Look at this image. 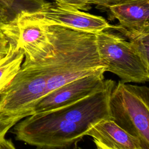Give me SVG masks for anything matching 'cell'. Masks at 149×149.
<instances>
[{
  "mask_svg": "<svg viewBox=\"0 0 149 149\" xmlns=\"http://www.w3.org/2000/svg\"><path fill=\"white\" fill-rule=\"evenodd\" d=\"M26 118L15 124V139L40 149L68 148L81 140L88 129L51 111Z\"/></svg>",
  "mask_w": 149,
  "mask_h": 149,
  "instance_id": "6da1fadb",
  "label": "cell"
},
{
  "mask_svg": "<svg viewBox=\"0 0 149 149\" xmlns=\"http://www.w3.org/2000/svg\"><path fill=\"white\" fill-rule=\"evenodd\" d=\"M112 120L127 133L137 138L144 149H149V88L119 81L109 99Z\"/></svg>",
  "mask_w": 149,
  "mask_h": 149,
  "instance_id": "7a4b0ae2",
  "label": "cell"
},
{
  "mask_svg": "<svg viewBox=\"0 0 149 149\" xmlns=\"http://www.w3.org/2000/svg\"><path fill=\"white\" fill-rule=\"evenodd\" d=\"M99 57L105 72H110L125 83H143L149 80L146 66L130 42L107 30L95 34Z\"/></svg>",
  "mask_w": 149,
  "mask_h": 149,
  "instance_id": "3957f363",
  "label": "cell"
},
{
  "mask_svg": "<svg viewBox=\"0 0 149 149\" xmlns=\"http://www.w3.org/2000/svg\"><path fill=\"white\" fill-rule=\"evenodd\" d=\"M1 29L9 42L15 43L24 52V61H36L49 51L52 43L47 26L27 16L24 10L4 24Z\"/></svg>",
  "mask_w": 149,
  "mask_h": 149,
  "instance_id": "277c9868",
  "label": "cell"
},
{
  "mask_svg": "<svg viewBox=\"0 0 149 149\" xmlns=\"http://www.w3.org/2000/svg\"><path fill=\"white\" fill-rule=\"evenodd\" d=\"M24 12L45 26L58 25L95 34L111 27L101 16L62 6L56 2H44L34 11Z\"/></svg>",
  "mask_w": 149,
  "mask_h": 149,
  "instance_id": "5b68a950",
  "label": "cell"
},
{
  "mask_svg": "<svg viewBox=\"0 0 149 149\" xmlns=\"http://www.w3.org/2000/svg\"><path fill=\"white\" fill-rule=\"evenodd\" d=\"M104 70L73 80L41 97L34 105L32 115L49 112L75 102L105 86Z\"/></svg>",
  "mask_w": 149,
  "mask_h": 149,
  "instance_id": "8992f818",
  "label": "cell"
},
{
  "mask_svg": "<svg viewBox=\"0 0 149 149\" xmlns=\"http://www.w3.org/2000/svg\"><path fill=\"white\" fill-rule=\"evenodd\" d=\"M116 82L107 79L104 88L75 102L51 111L66 120L88 128L104 119H111L109 99ZM50 112V111H49Z\"/></svg>",
  "mask_w": 149,
  "mask_h": 149,
  "instance_id": "52a82bcc",
  "label": "cell"
},
{
  "mask_svg": "<svg viewBox=\"0 0 149 149\" xmlns=\"http://www.w3.org/2000/svg\"><path fill=\"white\" fill-rule=\"evenodd\" d=\"M86 136H89L112 149H144L139 139L130 135L111 119L102 120L90 126Z\"/></svg>",
  "mask_w": 149,
  "mask_h": 149,
  "instance_id": "ba28073f",
  "label": "cell"
},
{
  "mask_svg": "<svg viewBox=\"0 0 149 149\" xmlns=\"http://www.w3.org/2000/svg\"><path fill=\"white\" fill-rule=\"evenodd\" d=\"M112 18L127 29H149V0H120L108 8Z\"/></svg>",
  "mask_w": 149,
  "mask_h": 149,
  "instance_id": "9c48e42d",
  "label": "cell"
},
{
  "mask_svg": "<svg viewBox=\"0 0 149 149\" xmlns=\"http://www.w3.org/2000/svg\"><path fill=\"white\" fill-rule=\"evenodd\" d=\"M9 42L8 52L0 59V93L16 74L24 58L21 48L13 42Z\"/></svg>",
  "mask_w": 149,
  "mask_h": 149,
  "instance_id": "30bf717a",
  "label": "cell"
},
{
  "mask_svg": "<svg viewBox=\"0 0 149 149\" xmlns=\"http://www.w3.org/2000/svg\"><path fill=\"white\" fill-rule=\"evenodd\" d=\"M112 28L120 32L129 40L132 47L142 59L144 64L149 68V29H127L119 25L111 26Z\"/></svg>",
  "mask_w": 149,
  "mask_h": 149,
  "instance_id": "8fae6325",
  "label": "cell"
},
{
  "mask_svg": "<svg viewBox=\"0 0 149 149\" xmlns=\"http://www.w3.org/2000/svg\"><path fill=\"white\" fill-rule=\"evenodd\" d=\"M58 4L77 10H88L92 4H95L96 0H54Z\"/></svg>",
  "mask_w": 149,
  "mask_h": 149,
  "instance_id": "7c38bea8",
  "label": "cell"
},
{
  "mask_svg": "<svg viewBox=\"0 0 149 149\" xmlns=\"http://www.w3.org/2000/svg\"><path fill=\"white\" fill-rule=\"evenodd\" d=\"M22 119L19 116H0V140L5 138L8 130Z\"/></svg>",
  "mask_w": 149,
  "mask_h": 149,
  "instance_id": "4fadbf2b",
  "label": "cell"
},
{
  "mask_svg": "<svg viewBox=\"0 0 149 149\" xmlns=\"http://www.w3.org/2000/svg\"><path fill=\"white\" fill-rule=\"evenodd\" d=\"M10 6L5 1L0 0V29L10 20L9 10Z\"/></svg>",
  "mask_w": 149,
  "mask_h": 149,
  "instance_id": "5bb4252c",
  "label": "cell"
},
{
  "mask_svg": "<svg viewBox=\"0 0 149 149\" xmlns=\"http://www.w3.org/2000/svg\"><path fill=\"white\" fill-rule=\"evenodd\" d=\"M9 47V41L2 32V30L0 29V55H5L6 54L8 51Z\"/></svg>",
  "mask_w": 149,
  "mask_h": 149,
  "instance_id": "9a60e30c",
  "label": "cell"
},
{
  "mask_svg": "<svg viewBox=\"0 0 149 149\" xmlns=\"http://www.w3.org/2000/svg\"><path fill=\"white\" fill-rule=\"evenodd\" d=\"M120 0H96L95 4L101 8H108Z\"/></svg>",
  "mask_w": 149,
  "mask_h": 149,
  "instance_id": "2e32d148",
  "label": "cell"
},
{
  "mask_svg": "<svg viewBox=\"0 0 149 149\" xmlns=\"http://www.w3.org/2000/svg\"><path fill=\"white\" fill-rule=\"evenodd\" d=\"M94 142L96 146V149H112V148H108V147L104 146L103 144H101L100 143H99L95 140H94Z\"/></svg>",
  "mask_w": 149,
  "mask_h": 149,
  "instance_id": "e0dca14e",
  "label": "cell"
},
{
  "mask_svg": "<svg viewBox=\"0 0 149 149\" xmlns=\"http://www.w3.org/2000/svg\"><path fill=\"white\" fill-rule=\"evenodd\" d=\"M0 149H16V148L13 144H9L0 147Z\"/></svg>",
  "mask_w": 149,
  "mask_h": 149,
  "instance_id": "ac0fdd59",
  "label": "cell"
},
{
  "mask_svg": "<svg viewBox=\"0 0 149 149\" xmlns=\"http://www.w3.org/2000/svg\"><path fill=\"white\" fill-rule=\"evenodd\" d=\"M3 1H5V2H6L8 4H9L10 6L12 5V1H13V0H3Z\"/></svg>",
  "mask_w": 149,
  "mask_h": 149,
  "instance_id": "d6986e66",
  "label": "cell"
},
{
  "mask_svg": "<svg viewBox=\"0 0 149 149\" xmlns=\"http://www.w3.org/2000/svg\"><path fill=\"white\" fill-rule=\"evenodd\" d=\"M4 55H0V59L2 58V57H3Z\"/></svg>",
  "mask_w": 149,
  "mask_h": 149,
  "instance_id": "ffe728a7",
  "label": "cell"
},
{
  "mask_svg": "<svg viewBox=\"0 0 149 149\" xmlns=\"http://www.w3.org/2000/svg\"><path fill=\"white\" fill-rule=\"evenodd\" d=\"M76 149H83V148H76Z\"/></svg>",
  "mask_w": 149,
  "mask_h": 149,
  "instance_id": "44dd1931",
  "label": "cell"
},
{
  "mask_svg": "<svg viewBox=\"0 0 149 149\" xmlns=\"http://www.w3.org/2000/svg\"><path fill=\"white\" fill-rule=\"evenodd\" d=\"M37 149H40V148H37Z\"/></svg>",
  "mask_w": 149,
  "mask_h": 149,
  "instance_id": "7402d4cb",
  "label": "cell"
}]
</instances>
